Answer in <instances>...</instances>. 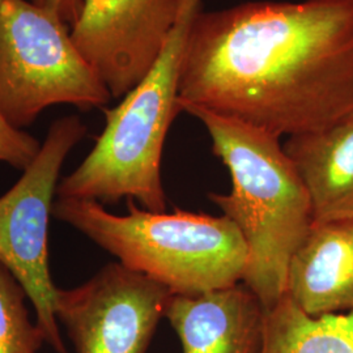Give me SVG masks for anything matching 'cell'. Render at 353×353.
Masks as SVG:
<instances>
[{
  "mask_svg": "<svg viewBox=\"0 0 353 353\" xmlns=\"http://www.w3.org/2000/svg\"><path fill=\"white\" fill-rule=\"evenodd\" d=\"M261 353H353V310L307 316L284 293L265 309Z\"/></svg>",
  "mask_w": 353,
  "mask_h": 353,
  "instance_id": "12",
  "label": "cell"
},
{
  "mask_svg": "<svg viewBox=\"0 0 353 353\" xmlns=\"http://www.w3.org/2000/svg\"><path fill=\"white\" fill-rule=\"evenodd\" d=\"M127 210L114 214L94 201L57 198L52 216L173 294H201L243 281L248 246L225 216L153 212L132 199Z\"/></svg>",
  "mask_w": 353,
  "mask_h": 353,
  "instance_id": "3",
  "label": "cell"
},
{
  "mask_svg": "<svg viewBox=\"0 0 353 353\" xmlns=\"http://www.w3.org/2000/svg\"><path fill=\"white\" fill-rule=\"evenodd\" d=\"M85 135L87 126L77 115L54 121L37 157L0 196V265L23 285L38 327L57 353L67 350L55 316L58 287L49 267V228L62 166Z\"/></svg>",
  "mask_w": 353,
  "mask_h": 353,
  "instance_id": "6",
  "label": "cell"
},
{
  "mask_svg": "<svg viewBox=\"0 0 353 353\" xmlns=\"http://www.w3.org/2000/svg\"><path fill=\"white\" fill-rule=\"evenodd\" d=\"M201 0H185L173 34L151 72L122 101L103 109L105 127L75 170L61 178L57 198L114 204L132 199L153 212L166 211L161 181L165 139L178 103L179 65L185 37Z\"/></svg>",
  "mask_w": 353,
  "mask_h": 353,
  "instance_id": "4",
  "label": "cell"
},
{
  "mask_svg": "<svg viewBox=\"0 0 353 353\" xmlns=\"http://www.w3.org/2000/svg\"><path fill=\"white\" fill-rule=\"evenodd\" d=\"M36 6L54 14L64 24L74 26L81 11L83 0H32Z\"/></svg>",
  "mask_w": 353,
  "mask_h": 353,
  "instance_id": "15",
  "label": "cell"
},
{
  "mask_svg": "<svg viewBox=\"0 0 353 353\" xmlns=\"http://www.w3.org/2000/svg\"><path fill=\"white\" fill-rule=\"evenodd\" d=\"M285 293L307 316L353 310V221L313 224L292 255Z\"/></svg>",
  "mask_w": 353,
  "mask_h": 353,
  "instance_id": "10",
  "label": "cell"
},
{
  "mask_svg": "<svg viewBox=\"0 0 353 353\" xmlns=\"http://www.w3.org/2000/svg\"><path fill=\"white\" fill-rule=\"evenodd\" d=\"M110 100L70 26L33 1L0 0V113L12 126H30L55 105L89 112Z\"/></svg>",
  "mask_w": 353,
  "mask_h": 353,
  "instance_id": "5",
  "label": "cell"
},
{
  "mask_svg": "<svg viewBox=\"0 0 353 353\" xmlns=\"http://www.w3.org/2000/svg\"><path fill=\"white\" fill-rule=\"evenodd\" d=\"M183 6L185 0H83L71 38L112 99L125 97L151 72Z\"/></svg>",
  "mask_w": 353,
  "mask_h": 353,
  "instance_id": "8",
  "label": "cell"
},
{
  "mask_svg": "<svg viewBox=\"0 0 353 353\" xmlns=\"http://www.w3.org/2000/svg\"><path fill=\"white\" fill-rule=\"evenodd\" d=\"M173 292L119 262L57 288L55 316L76 353H147Z\"/></svg>",
  "mask_w": 353,
  "mask_h": 353,
  "instance_id": "7",
  "label": "cell"
},
{
  "mask_svg": "<svg viewBox=\"0 0 353 353\" xmlns=\"http://www.w3.org/2000/svg\"><path fill=\"white\" fill-rule=\"evenodd\" d=\"M283 148L307 191L313 221H353V114L327 128L288 137Z\"/></svg>",
  "mask_w": 353,
  "mask_h": 353,
  "instance_id": "11",
  "label": "cell"
},
{
  "mask_svg": "<svg viewBox=\"0 0 353 353\" xmlns=\"http://www.w3.org/2000/svg\"><path fill=\"white\" fill-rule=\"evenodd\" d=\"M205 127L232 178L229 194L208 196L248 246L243 281L265 309L284 296L290 259L313 227L310 198L280 138L240 121L186 108Z\"/></svg>",
  "mask_w": 353,
  "mask_h": 353,
  "instance_id": "2",
  "label": "cell"
},
{
  "mask_svg": "<svg viewBox=\"0 0 353 353\" xmlns=\"http://www.w3.org/2000/svg\"><path fill=\"white\" fill-rule=\"evenodd\" d=\"M41 144L24 130L12 126L0 113V163L24 172L37 157Z\"/></svg>",
  "mask_w": 353,
  "mask_h": 353,
  "instance_id": "14",
  "label": "cell"
},
{
  "mask_svg": "<svg viewBox=\"0 0 353 353\" xmlns=\"http://www.w3.org/2000/svg\"><path fill=\"white\" fill-rule=\"evenodd\" d=\"M165 318L183 353H261L265 309L245 283L201 294H172Z\"/></svg>",
  "mask_w": 353,
  "mask_h": 353,
  "instance_id": "9",
  "label": "cell"
},
{
  "mask_svg": "<svg viewBox=\"0 0 353 353\" xmlns=\"http://www.w3.org/2000/svg\"><path fill=\"white\" fill-rule=\"evenodd\" d=\"M26 292L0 265V353H38L46 344L36 322L30 321Z\"/></svg>",
  "mask_w": 353,
  "mask_h": 353,
  "instance_id": "13",
  "label": "cell"
},
{
  "mask_svg": "<svg viewBox=\"0 0 353 353\" xmlns=\"http://www.w3.org/2000/svg\"><path fill=\"white\" fill-rule=\"evenodd\" d=\"M178 103L278 138L352 115L353 0L199 8L185 37Z\"/></svg>",
  "mask_w": 353,
  "mask_h": 353,
  "instance_id": "1",
  "label": "cell"
}]
</instances>
